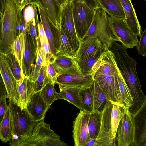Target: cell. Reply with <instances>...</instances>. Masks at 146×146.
<instances>
[{"instance_id":"obj_21","label":"cell","mask_w":146,"mask_h":146,"mask_svg":"<svg viewBox=\"0 0 146 146\" xmlns=\"http://www.w3.org/2000/svg\"><path fill=\"white\" fill-rule=\"evenodd\" d=\"M125 16L128 26L137 36L140 37L142 31L131 0H120Z\"/></svg>"},{"instance_id":"obj_34","label":"cell","mask_w":146,"mask_h":146,"mask_svg":"<svg viewBox=\"0 0 146 146\" xmlns=\"http://www.w3.org/2000/svg\"><path fill=\"white\" fill-rule=\"evenodd\" d=\"M102 113L94 111L91 113L88 122V127L91 139H96L100 130Z\"/></svg>"},{"instance_id":"obj_1","label":"cell","mask_w":146,"mask_h":146,"mask_svg":"<svg viewBox=\"0 0 146 146\" xmlns=\"http://www.w3.org/2000/svg\"><path fill=\"white\" fill-rule=\"evenodd\" d=\"M109 49L113 53L117 67L130 90L133 104L129 110L135 113L142 106L146 97L137 73L136 60L129 55L127 49L116 42L112 43Z\"/></svg>"},{"instance_id":"obj_17","label":"cell","mask_w":146,"mask_h":146,"mask_svg":"<svg viewBox=\"0 0 146 146\" xmlns=\"http://www.w3.org/2000/svg\"><path fill=\"white\" fill-rule=\"evenodd\" d=\"M94 75L91 74H61L57 76L55 83L61 86L82 88L94 85Z\"/></svg>"},{"instance_id":"obj_3","label":"cell","mask_w":146,"mask_h":146,"mask_svg":"<svg viewBox=\"0 0 146 146\" xmlns=\"http://www.w3.org/2000/svg\"><path fill=\"white\" fill-rule=\"evenodd\" d=\"M12 121V137L9 144L11 146H20L30 136L38 123L34 121L26 108L22 109L11 100H8Z\"/></svg>"},{"instance_id":"obj_36","label":"cell","mask_w":146,"mask_h":146,"mask_svg":"<svg viewBox=\"0 0 146 146\" xmlns=\"http://www.w3.org/2000/svg\"><path fill=\"white\" fill-rule=\"evenodd\" d=\"M39 22L37 13L34 18L26 22L27 31L31 36L37 52L39 47V36L37 35V32L38 33L39 32Z\"/></svg>"},{"instance_id":"obj_43","label":"cell","mask_w":146,"mask_h":146,"mask_svg":"<svg viewBox=\"0 0 146 146\" xmlns=\"http://www.w3.org/2000/svg\"><path fill=\"white\" fill-rule=\"evenodd\" d=\"M38 36L40 44H42L48 40L44 30L41 21H40L39 24Z\"/></svg>"},{"instance_id":"obj_23","label":"cell","mask_w":146,"mask_h":146,"mask_svg":"<svg viewBox=\"0 0 146 146\" xmlns=\"http://www.w3.org/2000/svg\"><path fill=\"white\" fill-rule=\"evenodd\" d=\"M98 7L111 17L125 20V12L120 0H96Z\"/></svg>"},{"instance_id":"obj_28","label":"cell","mask_w":146,"mask_h":146,"mask_svg":"<svg viewBox=\"0 0 146 146\" xmlns=\"http://www.w3.org/2000/svg\"><path fill=\"white\" fill-rule=\"evenodd\" d=\"M60 93L65 100L78 108L83 110V107L80 95L81 88L58 85Z\"/></svg>"},{"instance_id":"obj_15","label":"cell","mask_w":146,"mask_h":146,"mask_svg":"<svg viewBox=\"0 0 146 146\" xmlns=\"http://www.w3.org/2000/svg\"><path fill=\"white\" fill-rule=\"evenodd\" d=\"M134 137L131 145L146 146V97L142 106L133 115Z\"/></svg>"},{"instance_id":"obj_16","label":"cell","mask_w":146,"mask_h":146,"mask_svg":"<svg viewBox=\"0 0 146 146\" xmlns=\"http://www.w3.org/2000/svg\"><path fill=\"white\" fill-rule=\"evenodd\" d=\"M0 72L6 89L9 99L18 104L19 96L15 80L7 63L5 55L0 53Z\"/></svg>"},{"instance_id":"obj_27","label":"cell","mask_w":146,"mask_h":146,"mask_svg":"<svg viewBox=\"0 0 146 146\" xmlns=\"http://www.w3.org/2000/svg\"><path fill=\"white\" fill-rule=\"evenodd\" d=\"M112 104L97 82L94 80V111L102 112L105 108Z\"/></svg>"},{"instance_id":"obj_40","label":"cell","mask_w":146,"mask_h":146,"mask_svg":"<svg viewBox=\"0 0 146 146\" xmlns=\"http://www.w3.org/2000/svg\"><path fill=\"white\" fill-rule=\"evenodd\" d=\"M44 64V58L39 44L36 61L33 68L30 76L27 78L31 81L34 82L36 80L40 70Z\"/></svg>"},{"instance_id":"obj_12","label":"cell","mask_w":146,"mask_h":146,"mask_svg":"<svg viewBox=\"0 0 146 146\" xmlns=\"http://www.w3.org/2000/svg\"><path fill=\"white\" fill-rule=\"evenodd\" d=\"M123 109L124 114L119 122L117 131L118 146H129L133 143L134 137L133 114L129 108Z\"/></svg>"},{"instance_id":"obj_29","label":"cell","mask_w":146,"mask_h":146,"mask_svg":"<svg viewBox=\"0 0 146 146\" xmlns=\"http://www.w3.org/2000/svg\"><path fill=\"white\" fill-rule=\"evenodd\" d=\"M106 47L103 46L92 54L76 61L83 74H91L93 66L99 58Z\"/></svg>"},{"instance_id":"obj_18","label":"cell","mask_w":146,"mask_h":146,"mask_svg":"<svg viewBox=\"0 0 146 146\" xmlns=\"http://www.w3.org/2000/svg\"><path fill=\"white\" fill-rule=\"evenodd\" d=\"M51 61L59 75L83 74L77 62L74 57L57 55Z\"/></svg>"},{"instance_id":"obj_45","label":"cell","mask_w":146,"mask_h":146,"mask_svg":"<svg viewBox=\"0 0 146 146\" xmlns=\"http://www.w3.org/2000/svg\"><path fill=\"white\" fill-rule=\"evenodd\" d=\"M6 89L3 79L1 77L0 78V99L8 98Z\"/></svg>"},{"instance_id":"obj_5","label":"cell","mask_w":146,"mask_h":146,"mask_svg":"<svg viewBox=\"0 0 146 146\" xmlns=\"http://www.w3.org/2000/svg\"><path fill=\"white\" fill-rule=\"evenodd\" d=\"M72 3L75 28L80 41L89 28L99 7L96 0H73Z\"/></svg>"},{"instance_id":"obj_38","label":"cell","mask_w":146,"mask_h":146,"mask_svg":"<svg viewBox=\"0 0 146 146\" xmlns=\"http://www.w3.org/2000/svg\"><path fill=\"white\" fill-rule=\"evenodd\" d=\"M50 83L47 72V65H43L40 71L38 77L33 82L34 94L40 92L48 83Z\"/></svg>"},{"instance_id":"obj_7","label":"cell","mask_w":146,"mask_h":146,"mask_svg":"<svg viewBox=\"0 0 146 146\" xmlns=\"http://www.w3.org/2000/svg\"><path fill=\"white\" fill-rule=\"evenodd\" d=\"M113 104L105 108L102 113L101 123L98 135L96 139H91L85 146H115V138L113 135L111 113Z\"/></svg>"},{"instance_id":"obj_47","label":"cell","mask_w":146,"mask_h":146,"mask_svg":"<svg viewBox=\"0 0 146 146\" xmlns=\"http://www.w3.org/2000/svg\"><path fill=\"white\" fill-rule=\"evenodd\" d=\"M62 8L67 4L72 2L73 0H56Z\"/></svg>"},{"instance_id":"obj_42","label":"cell","mask_w":146,"mask_h":146,"mask_svg":"<svg viewBox=\"0 0 146 146\" xmlns=\"http://www.w3.org/2000/svg\"><path fill=\"white\" fill-rule=\"evenodd\" d=\"M47 72L50 82L54 85L56 84V79L59 74L56 72L51 61L47 64Z\"/></svg>"},{"instance_id":"obj_11","label":"cell","mask_w":146,"mask_h":146,"mask_svg":"<svg viewBox=\"0 0 146 146\" xmlns=\"http://www.w3.org/2000/svg\"><path fill=\"white\" fill-rule=\"evenodd\" d=\"M110 25L122 45L126 49L132 48L138 46L137 36L128 26L124 19L113 18L108 16Z\"/></svg>"},{"instance_id":"obj_35","label":"cell","mask_w":146,"mask_h":146,"mask_svg":"<svg viewBox=\"0 0 146 146\" xmlns=\"http://www.w3.org/2000/svg\"><path fill=\"white\" fill-rule=\"evenodd\" d=\"M54 85L52 83H48L40 92L42 98L50 107L54 101L58 99H63L60 93H58L56 91Z\"/></svg>"},{"instance_id":"obj_33","label":"cell","mask_w":146,"mask_h":146,"mask_svg":"<svg viewBox=\"0 0 146 146\" xmlns=\"http://www.w3.org/2000/svg\"><path fill=\"white\" fill-rule=\"evenodd\" d=\"M83 110L94 112V85L81 88L80 92Z\"/></svg>"},{"instance_id":"obj_9","label":"cell","mask_w":146,"mask_h":146,"mask_svg":"<svg viewBox=\"0 0 146 146\" xmlns=\"http://www.w3.org/2000/svg\"><path fill=\"white\" fill-rule=\"evenodd\" d=\"M72 1L62 7L60 26L72 49L76 53L79 48L80 41L77 36L75 28L72 15Z\"/></svg>"},{"instance_id":"obj_44","label":"cell","mask_w":146,"mask_h":146,"mask_svg":"<svg viewBox=\"0 0 146 146\" xmlns=\"http://www.w3.org/2000/svg\"><path fill=\"white\" fill-rule=\"evenodd\" d=\"M6 99L5 98L0 99V122L4 117L7 108Z\"/></svg>"},{"instance_id":"obj_14","label":"cell","mask_w":146,"mask_h":146,"mask_svg":"<svg viewBox=\"0 0 146 146\" xmlns=\"http://www.w3.org/2000/svg\"><path fill=\"white\" fill-rule=\"evenodd\" d=\"M23 32V50L22 60L23 72L25 76L28 78L32 71L36 61L37 52L36 51L32 39L26 28Z\"/></svg>"},{"instance_id":"obj_26","label":"cell","mask_w":146,"mask_h":146,"mask_svg":"<svg viewBox=\"0 0 146 146\" xmlns=\"http://www.w3.org/2000/svg\"><path fill=\"white\" fill-rule=\"evenodd\" d=\"M19 98L18 105L22 109L26 108L29 101L34 94L33 82L25 76L22 83L17 85Z\"/></svg>"},{"instance_id":"obj_2","label":"cell","mask_w":146,"mask_h":146,"mask_svg":"<svg viewBox=\"0 0 146 146\" xmlns=\"http://www.w3.org/2000/svg\"><path fill=\"white\" fill-rule=\"evenodd\" d=\"M23 9L15 0H3L0 5L1 50L8 52L12 50L17 36L18 28L20 30L23 21Z\"/></svg>"},{"instance_id":"obj_20","label":"cell","mask_w":146,"mask_h":146,"mask_svg":"<svg viewBox=\"0 0 146 146\" xmlns=\"http://www.w3.org/2000/svg\"><path fill=\"white\" fill-rule=\"evenodd\" d=\"M52 31L57 55L74 57L75 52L72 49L61 26L59 28L54 27Z\"/></svg>"},{"instance_id":"obj_41","label":"cell","mask_w":146,"mask_h":146,"mask_svg":"<svg viewBox=\"0 0 146 146\" xmlns=\"http://www.w3.org/2000/svg\"><path fill=\"white\" fill-rule=\"evenodd\" d=\"M137 49L139 54L146 56V28L141 34Z\"/></svg>"},{"instance_id":"obj_48","label":"cell","mask_w":146,"mask_h":146,"mask_svg":"<svg viewBox=\"0 0 146 146\" xmlns=\"http://www.w3.org/2000/svg\"><path fill=\"white\" fill-rule=\"evenodd\" d=\"M29 4L33 3H35L36 4L39 1L38 0H28Z\"/></svg>"},{"instance_id":"obj_39","label":"cell","mask_w":146,"mask_h":146,"mask_svg":"<svg viewBox=\"0 0 146 146\" xmlns=\"http://www.w3.org/2000/svg\"><path fill=\"white\" fill-rule=\"evenodd\" d=\"M23 50V32L22 31L15 39L13 46V51L17 59L23 72L22 60Z\"/></svg>"},{"instance_id":"obj_49","label":"cell","mask_w":146,"mask_h":146,"mask_svg":"<svg viewBox=\"0 0 146 146\" xmlns=\"http://www.w3.org/2000/svg\"><path fill=\"white\" fill-rule=\"evenodd\" d=\"M145 0L146 1V0Z\"/></svg>"},{"instance_id":"obj_10","label":"cell","mask_w":146,"mask_h":146,"mask_svg":"<svg viewBox=\"0 0 146 146\" xmlns=\"http://www.w3.org/2000/svg\"><path fill=\"white\" fill-rule=\"evenodd\" d=\"M90 113L85 110H80L73 122L72 136L75 146H85L91 139L88 127Z\"/></svg>"},{"instance_id":"obj_8","label":"cell","mask_w":146,"mask_h":146,"mask_svg":"<svg viewBox=\"0 0 146 146\" xmlns=\"http://www.w3.org/2000/svg\"><path fill=\"white\" fill-rule=\"evenodd\" d=\"M117 74L95 75L94 77L113 104L125 108L122 100Z\"/></svg>"},{"instance_id":"obj_13","label":"cell","mask_w":146,"mask_h":146,"mask_svg":"<svg viewBox=\"0 0 146 146\" xmlns=\"http://www.w3.org/2000/svg\"><path fill=\"white\" fill-rule=\"evenodd\" d=\"M119 70L113 53L110 49L106 47L93 66L91 74L93 75L117 74Z\"/></svg>"},{"instance_id":"obj_6","label":"cell","mask_w":146,"mask_h":146,"mask_svg":"<svg viewBox=\"0 0 146 146\" xmlns=\"http://www.w3.org/2000/svg\"><path fill=\"white\" fill-rule=\"evenodd\" d=\"M50 124L44 120L38 122L31 135L27 137L20 146H67L62 141L60 136L50 128Z\"/></svg>"},{"instance_id":"obj_37","label":"cell","mask_w":146,"mask_h":146,"mask_svg":"<svg viewBox=\"0 0 146 146\" xmlns=\"http://www.w3.org/2000/svg\"><path fill=\"white\" fill-rule=\"evenodd\" d=\"M124 112L122 107L115 104H113L111 113V123L112 133L115 138L118 126Z\"/></svg>"},{"instance_id":"obj_46","label":"cell","mask_w":146,"mask_h":146,"mask_svg":"<svg viewBox=\"0 0 146 146\" xmlns=\"http://www.w3.org/2000/svg\"><path fill=\"white\" fill-rule=\"evenodd\" d=\"M17 5L23 9L27 5L29 4L28 0H15Z\"/></svg>"},{"instance_id":"obj_32","label":"cell","mask_w":146,"mask_h":146,"mask_svg":"<svg viewBox=\"0 0 146 146\" xmlns=\"http://www.w3.org/2000/svg\"><path fill=\"white\" fill-rule=\"evenodd\" d=\"M116 76L125 107L129 109L133 104V99L130 90L119 69Z\"/></svg>"},{"instance_id":"obj_24","label":"cell","mask_w":146,"mask_h":146,"mask_svg":"<svg viewBox=\"0 0 146 146\" xmlns=\"http://www.w3.org/2000/svg\"><path fill=\"white\" fill-rule=\"evenodd\" d=\"M36 5L41 22L48 41L53 59L57 56L58 54L55 47L54 36L51 27V24L52 22L49 18L40 2L36 4Z\"/></svg>"},{"instance_id":"obj_4","label":"cell","mask_w":146,"mask_h":146,"mask_svg":"<svg viewBox=\"0 0 146 146\" xmlns=\"http://www.w3.org/2000/svg\"><path fill=\"white\" fill-rule=\"evenodd\" d=\"M92 36L97 37L104 46L109 49L113 42H120L110 25L108 15L100 7L97 9L92 23L80 42Z\"/></svg>"},{"instance_id":"obj_25","label":"cell","mask_w":146,"mask_h":146,"mask_svg":"<svg viewBox=\"0 0 146 146\" xmlns=\"http://www.w3.org/2000/svg\"><path fill=\"white\" fill-rule=\"evenodd\" d=\"M49 18L57 28L60 27L62 8L56 0H38Z\"/></svg>"},{"instance_id":"obj_22","label":"cell","mask_w":146,"mask_h":146,"mask_svg":"<svg viewBox=\"0 0 146 146\" xmlns=\"http://www.w3.org/2000/svg\"><path fill=\"white\" fill-rule=\"evenodd\" d=\"M103 46L98 38L91 36L85 41L80 42L74 57L77 61L92 54Z\"/></svg>"},{"instance_id":"obj_31","label":"cell","mask_w":146,"mask_h":146,"mask_svg":"<svg viewBox=\"0 0 146 146\" xmlns=\"http://www.w3.org/2000/svg\"><path fill=\"white\" fill-rule=\"evenodd\" d=\"M12 126L9 104L5 113L0 123V139L2 142L9 141L12 137Z\"/></svg>"},{"instance_id":"obj_19","label":"cell","mask_w":146,"mask_h":146,"mask_svg":"<svg viewBox=\"0 0 146 146\" xmlns=\"http://www.w3.org/2000/svg\"><path fill=\"white\" fill-rule=\"evenodd\" d=\"M50 107L43 100L39 92L33 95L27 104L26 109L33 120L38 122L44 120Z\"/></svg>"},{"instance_id":"obj_30","label":"cell","mask_w":146,"mask_h":146,"mask_svg":"<svg viewBox=\"0 0 146 146\" xmlns=\"http://www.w3.org/2000/svg\"><path fill=\"white\" fill-rule=\"evenodd\" d=\"M5 55L6 61L10 70L15 80L17 85L23 82L25 77L19 62L13 52Z\"/></svg>"}]
</instances>
